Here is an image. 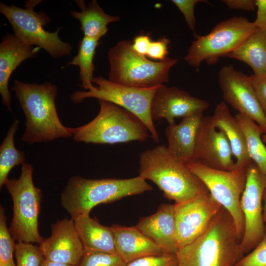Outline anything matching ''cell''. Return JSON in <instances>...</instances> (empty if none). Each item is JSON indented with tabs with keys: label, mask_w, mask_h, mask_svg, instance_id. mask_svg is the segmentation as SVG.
I'll list each match as a JSON object with an SVG mask.
<instances>
[{
	"label": "cell",
	"mask_w": 266,
	"mask_h": 266,
	"mask_svg": "<svg viewBox=\"0 0 266 266\" xmlns=\"http://www.w3.org/2000/svg\"><path fill=\"white\" fill-rule=\"evenodd\" d=\"M172 2L182 13L189 28L193 33L195 38H197L199 35L195 32V5L199 2L207 1L204 0H172Z\"/></svg>",
	"instance_id": "obj_34"
},
{
	"label": "cell",
	"mask_w": 266,
	"mask_h": 266,
	"mask_svg": "<svg viewBox=\"0 0 266 266\" xmlns=\"http://www.w3.org/2000/svg\"><path fill=\"white\" fill-rule=\"evenodd\" d=\"M234 266H266V231L263 238L256 247Z\"/></svg>",
	"instance_id": "obj_33"
},
{
	"label": "cell",
	"mask_w": 266,
	"mask_h": 266,
	"mask_svg": "<svg viewBox=\"0 0 266 266\" xmlns=\"http://www.w3.org/2000/svg\"><path fill=\"white\" fill-rule=\"evenodd\" d=\"M151 41L148 35L139 34L133 38L132 43V47L137 53L145 56Z\"/></svg>",
	"instance_id": "obj_37"
},
{
	"label": "cell",
	"mask_w": 266,
	"mask_h": 266,
	"mask_svg": "<svg viewBox=\"0 0 266 266\" xmlns=\"http://www.w3.org/2000/svg\"><path fill=\"white\" fill-rule=\"evenodd\" d=\"M170 40L164 36L157 41H151L146 56L153 60L162 61L167 58Z\"/></svg>",
	"instance_id": "obj_35"
},
{
	"label": "cell",
	"mask_w": 266,
	"mask_h": 266,
	"mask_svg": "<svg viewBox=\"0 0 266 266\" xmlns=\"http://www.w3.org/2000/svg\"><path fill=\"white\" fill-rule=\"evenodd\" d=\"M114 235L117 254L127 263L137 259L163 254V250L135 226L113 225L110 227Z\"/></svg>",
	"instance_id": "obj_21"
},
{
	"label": "cell",
	"mask_w": 266,
	"mask_h": 266,
	"mask_svg": "<svg viewBox=\"0 0 266 266\" xmlns=\"http://www.w3.org/2000/svg\"><path fill=\"white\" fill-rule=\"evenodd\" d=\"M100 38L84 36L80 41L77 54L67 63L68 66H77L79 68L80 86L86 90L91 91L95 89L92 80L94 65L93 59L96 50L100 44Z\"/></svg>",
	"instance_id": "obj_27"
},
{
	"label": "cell",
	"mask_w": 266,
	"mask_h": 266,
	"mask_svg": "<svg viewBox=\"0 0 266 266\" xmlns=\"http://www.w3.org/2000/svg\"><path fill=\"white\" fill-rule=\"evenodd\" d=\"M41 48L29 46L14 33H7L0 43V93L3 104L12 112L8 82L13 72L24 61L36 57Z\"/></svg>",
	"instance_id": "obj_19"
},
{
	"label": "cell",
	"mask_w": 266,
	"mask_h": 266,
	"mask_svg": "<svg viewBox=\"0 0 266 266\" xmlns=\"http://www.w3.org/2000/svg\"><path fill=\"white\" fill-rule=\"evenodd\" d=\"M79 3L81 11H71L70 14L79 21L84 36L100 38L107 33V25L120 19L118 16L105 13L95 0H91L87 7L83 2Z\"/></svg>",
	"instance_id": "obj_25"
},
{
	"label": "cell",
	"mask_w": 266,
	"mask_h": 266,
	"mask_svg": "<svg viewBox=\"0 0 266 266\" xmlns=\"http://www.w3.org/2000/svg\"><path fill=\"white\" fill-rule=\"evenodd\" d=\"M29 1L25 3L26 8L0 2V12L11 25L14 34L25 44L39 47L53 58L70 55L72 47L60 39L59 32L61 28L54 32L44 29L50 23V17L44 12L34 10L40 1Z\"/></svg>",
	"instance_id": "obj_8"
},
{
	"label": "cell",
	"mask_w": 266,
	"mask_h": 266,
	"mask_svg": "<svg viewBox=\"0 0 266 266\" xmlns=\"http://www.w3.org/2000/svg\"><path fill=\"white\" fill-rule=\"evenodd\" d=\"M257 28L243 16H234L217 24L208 34L192 42L184 57L191 66L198 68L202 62L210 66L239 46Z\"/></svg>",
	"instance_id": "obj_9"
},
{
	"label": "cell",
	"mask_w": 266,
	"mask_h": 266,
	"mask_svg": "<svg viewBox=\"0 0 266 266\" xmlns=\"http://www.w3.org/2000/svg\"><path fill=\"white\" fill-rule=\"evenodd\" d=\"M7 217L4 207L0 206V266H15L13 256L15 240L7 226Z\"/></svg>",
	"instance_id": "obj_29"
},
{
	"label": "cell",
	"mask_w": 266,
	"mask_h": 266,
	"mask_svg": "<svg viewBox=\"0 0 266 266\" xmlns=\"http://www.w3.org/2000/svg\"><path fill=\"white\" fill-rule=\"evenodd\" d=\"M135 227L165 253L176 254L178 251L174 204H161L154 214L141 218Z\"/></svg>",
	"instance_id": "obj_20"
},
{
	"label": "cell",
	"mask_w": 266,
	"mask_h": 266,
	"mask_svg": "<svg viewBox=\"0 0 266 266\" xmlns=\"http://www.w3.org/2000/svg\"><path fill=\"white\" fill-rule=\"evenodd\" d=\"M19 122L15 120L10 127L0 146V188L9 179L8 174L16 166L25 163V155L23 152L15 146L14 138L18 129Z\"/></svg>",
	"instance_id": "obj_28"
},
{
	"label": "cell",
	"mask_w": 266,
	"mask_h": 266,
	"mask_svg": "<svg viewBox=\"0 0 266 266\" xmlns=\"http://www.w3.org/2000/svg\"><path fill=\"white\" fill-rule=\"evenodd\" d=\"M110 71L108 80L127 86L148 88L167 83L170 68L178 59L167 57L152 61L135 52L130 41H119L107 53Z\"/></svg>",
	"instance_id": "obj_6"
},
{
	"label": "cell",
	"mask_w": 266,
	"mask_h": 266,
	"mask_svg": "<svg viewBox=\"0 0 266 266\" xmlns=\"http://www.w3.org/2000/svg\"><path fill=\"white\" fill-rule=\"evenodd\" d=\"M125 266H178V260L176 254L164 253L137 259Z\"/></svg>",
	"instance_id": "obj_32"
},
{
	"label": "cell",
	"mask_w": 266,
	"mask_h": 266,
	"mask_svg": "<svg viewBox=\"0 0 266 266\" xmlns=\"http://www.w3.org/2000/svg\"><path fill=\"white\" fill-rule=\"evenodd\" d=\"M266 189V175L251 160L247 168L245 187L240 199L244 230L239 247L243 255L254 249L265 235L266 225L262 200Z\"/></svg>",
	"instance_id": "obj_12"
},
{
	"label": "cell",
	"mask_w": 266,
	"mask_h": 266,
	"mask_svg": "<svg viewBox=\"0 0 266 266\" xmlns=\"http://www.w3.org/2000/svg\"><path fill=\"white\" fill-rule=\"evenodd\" d=\"M92 83L97 85L88 91H76L70 96L75 103L93 98L112 102L138 117L146 125L151 137L158 143L159 137L152 120L150 108L153 97L158 86L142 88L123 85L102 76L94 77Z\"/></svg>",
	"instance_id": "obj_10"
},
{
	"label": "cell",
	"mask_w": 266,
	"mask_h": 266,
	"mask_svg": "<svg viewBox=\"0 0 266 266\" xmlns=\"http://www.w3.org/2000/svg\"><path fill=\"white\" fill-rule=\"evenodd\" d=\"M261 107L266 116V76H249Z\"/></svg>",
	"instance_id": "obj_36"
},
{
	"label": "cell",
	"mask_w": 266,
	"mask_h": 266,
	"mask_svg": "<svg viewBox=\"0 0 266 266\" xmlns=\"http://www.w3.org/2000/svg\"><path fill=\"white\" fill-rule=\"evenodd\" d=\"M98 100L100 107L98 114L89 123L75 128L74 140L112 145L143 142L151 136L146 125L134 114L110 101Z\"/></svg>",
	"instance_id": "obj_5"
},
{
	"label": "cell",
	"mask_w": 266,
	"mask_h": 266,
	"mask_svg": "<svg viewBox=\"0 0 266 266\" xmlns=\"http://www.w3.org/2000/svg\"><path fill=\"white\" fill-rule=\"evenodd\" d=\"M218 82L225 100L241 114L253 120L266 133L265 115L249 76L234 69L233 65L223 66Z\"/></svg>",
	"instance_id": "obj_14"
},
{
	"label": "cell",
	"mask_w": 266,
	"mask_h": 266,
	"mask_svg": "<svg viewBox=\"0 0 266 266\" xmlns=\"http://www.w3.org/2000/svg\"><path fill=\"white\" fill-rule=\"evenodd\" d=\"M235 117L244 133L251 160L266 175V147L261 136L264 133L263 130L254 121L239 113Z\"/></svg>",
	"instance_id": "obj_26"
},
{
	"label": "cell",
	"mask_w": 266,
	"mask_h": 266,
	"mask_svg": "<svg viewBox=\"0 0 266 266\" xmlns=\"http://www.w3.org/2000/svg\"><path fill=\"white\" fill-rule=\"evenodd\" d=\"M85 252H104L117 254L114 235L110 227L101 225L89 215L73 219Z\"/></svg>",
	"instance_id": "obj_23"
},
{
	"label": "cell",
	"mask_w": 266,
	"mask_h": 266,
	"mask_svg": "<svg viewBox=\"0 0 266 266\" xmlns=\"http://www.w3.org/2000/svg\"><path fill=\"white\" fill-rule=\"evenodd\" d=\"M141 177L153 182L166 198L182 203L207 192L202 181L175 159L167 146L158 145L142 152L139 158Z\"/></svg>",
	"instance_id": "obj_2"
},
{
	"label": "cell",
	"mask_w": 266,
	"mask_h": 266,
	"mask_svg": "<svg viewBox=\"0 0 266 266\" xmlns=\"http://www.w3.org/2000/svg\"><path fill=\"white\" fill-rule=\"evenodd\" d=\"M15 266H40L44 257L39 247L32 243L17 242Z\"/></svg>",
	"instance_id": "obj_30"
},
{
	"label": "cell",
	"mask_w": 266,
	"mask_h": 266,
	"mask_svg": "<svg viewBox=\"0 0 266 266\" xmlns=\"http://www.w3.org/2000/svg\"><path fill=\"white\" fill-rule=\"evenodd\" d=\"M223 208L209 192L175 203L176 237L179 249L203 234Z\"/></svg>",
	"instance_id": "obj_13"
},
{
	"label": "cell",
	"mask_w": 266,
	"mask_h": 266,
	"mask_svg": "<svg viewBox=\"0 0 266 266\" xmlns=\"http://www.w3.org/2000/svg\"><path fill=\"white\" fill-rule=\"evenodd\" d=\"M51 234L39 245L44 259L77 266L85 252L73 219L58 220L51 226Z\"/></svg>",
	"instance_id": "obj_16"
},
{
	"label": "cell",
	"mask_w": 266,
	"mask_h": 266,
	"mask_svg": "<svg viewBox=\"0 0 266 266\" xmlns=\"http://www.w3.org/2000/svg\"><path fill=\"white\" fill-rule=\"evenodd\" d=\"M40 266H75L63 263H60L44 259Z\"/></svg>",
	"instance_id": "obj_40"
},
{
	"label": "cell",
	"mask_w": 266,
	"mask_h": 266,
	"mask_svg": "<svg viewBox=\"0 0 266 266\" xmlns=\"http://www.w3.org/2000/svg\"><path fill=\"white\" fill-rule=\"evenodd\" d=\"M213 125L226 136L231 145L233 156L236 159L234 169L246 167L251 161L245 135L235 116H233L224 102L217 105L211 116Z\"/></svg>",
	"instance_id": "obj_22"
},
{
	"label": "cell",
	"mask_w": 266,
	"mask_h": 266,
	"mask_svg": "<svg viewBox=\"0 0 266 266\" xmlns=\"http://www.w3.org/2000/svg\"><path fill=\"white\" fill-rule=\"evenodd\" d=\"M11 90L15 92L26 118L23 141L33 144L73 136L75 128L65 126L59 118L55 85L48 82L39 84L15 80Z\"/></svg>",
	"instance_id": "obj_1"
},
{
	"label": "cell",
	"mask_w": 266,
	"mask_h": 266,
	"mask_svg": "<svg viewBox=\"0 0 266 266\" xmlns=\"http://www.w3.org/2000/svg\"><path fill=\"white\" fill-rule=\"evenodd\" d=\"M186 166L204 184L212 197L231 215L240 241L244 230L240 199L245 187L247 167L226 171L212 168L196 162Z\"/></svg>",
	"instance_id": "obj_11"
},
{
	"label": "cell",
	"mask_w": 266,
	"mask_h": 266,
	"mask_svg": "<svg viewBox=\"0 0 266 266\" xmlns=\"http://www.w3.org/2000/svg\"><path fill=\"white\" fill-rule=\"evenodd\" d=\"M256 5L257 12L253 24L257 28L266 30V0H256Z\"/></svg>",
	"instance_id": "obj_39"
},
{
	"label": "cell",
	"mask_w": 266,
	"mask_h": 266,
	"mask_svg": "<svg viewBox=\"0 0 266 266\" xmlns=\"http://www.w3.org/2000/svg\"><path fill=\"white\" fill-rule=\"evenodd\" d=\"M233 156L225 134L213 125L211 116L204 117L195 162L212 168L230 171L234 167Z\"/></svg>",
	"instance_id": "obj_17"
},
{
	"label": "cell",
	"mask_w": 266,
	"mask_h": 266,
	"mask_svg": "<svg viewBox=\"0 0 266 266\" xmlns=\"http://www.w3.org/2000/svg\"><path fill=\"white\" fill-rule=\"evenodd\" d=\"M234 223L224 208L207 230L176 253L178 266H234L243 257Z\"/></svg>",
	"instance_id": "obj_4"
},
{
	"label": "cell",
	"mask_w": 266,
	"mask_h": 266,
	"mask_svg": "<svg viewBox=\"0 0 266 266\" xmlns=\"http://www.w3.org/2000/svg\"><path fill=\"white\" fill-rule=\"evenodd\" d=\"M205 100L191 96L176 87L159 85L151 104L152 120L166 119L169 125L175 124V118H183L198 112H203L209 106Z\"/></svg>",
	"instance_id": "obj_15"
},
{
	"label": "cell",
	"mask_w": 266,
	"mask_h": 266,
	"mask_svg": "<svg viewBox=\"0 0 266 266\" xmlns=\"http://www.w3.org/2000/svg\"><path fill=\"white\" fill-rule=\"evenodd\" d=\"M127 263L117 254L104 252H85L77 266H125Z\"/></svg>",
	"instance_id": "obj_31"
},
{
	"label": "cell",
	"mask_w": 266,
	"mask_h": 266,
	"mask_svg": "<svg viewBox=\"0 0 266 266\" xmlns=\"http://www.w3.org/2000/svg\"><path fill=\"white\" fill-rule=\"evenodd\" d=\"M243 62L254 75L266 76V30L257 29L227 56Z\"/></svg>",
	"instance_id": "obj_24"
},
{
	"label": "cell",
	"mask_w": 266,
	"mask_h": 266,
	"mask_svg": "<svg viewBox=\"0 0 266 266\" xmlns=\"http://www.w3.org/2000/svg\"><path fill=\"white\" fill-rule=\"evenodd\" d=\"M203 113L184 117L179 124L168 125L165 130L169 152L186 165L195 161Z\"/></svg>",
	"instance_id": "obj_18"
},
{
	"label": "cell",
	"mask_w": 266,
	"mask_h": 266,
	"mask_svg": "<svg viewBox=\"0 0 266 266\" xmlns=\"http://www.w3.org/2000/svg\"><path fill=\"white\" fill-rule=\"evenodd\" d=\"M31 165H22L18 179H8L4 186L13 202V215L9 229L17 242L35 243L43 240L38 230V216L42 200L41 190L34 186Z\"/></svg>",
	"instance_id": "obj_7"
},
{
	"label": "cell",
	"mask_w": 266,
	"mask_h": 266,
	"mask_svg": "<svg viewBox=\"0 0 266 266\" xmlns=\"http://www.w3.org/2000/svg\"><path fill=\"white\" fill-rule=\"evenodd\" d=\"M263 200H264L263 217L265 224L266 225V189L264 193Z\"/></svg>",
	"instance_id": "obj_41"
},
{
	"label": "cell",
	"mask_w": 266,
	"mask_h": 266,
	"mask_svg": "<svg viewBox=\"0 0 266 266\" xmlns=\"http://www.w3.org/2000/svg\"><path fill=\"white\" fill-rule=\"evenodd\" d=\"M152 187L140 175L129 179H87L71 177L61 195L63 208L74 219L89 215L96 206L140 194Z\"/></svg>",
	"instance_id": "obj_3"
},
{
	"label": "cell",
	"mask_w": 266,
	"mask_h": 266,
	"mask_svg": "<svg viewBox=\"0 0 266 266\" xmlns=\"http://www.w3.org/2000/svg\"><path fill=\"white\" fill-rule=\"evenodd\" d=\"M223 2L231 9L245 11H254L256 0H223Z\"/></svg>",
	"instance_id": "obj_38"
},
{
	"label": "cell",
	"mask_w": 266,
	"mask_h": 266,
	"mask_svg": "<svg viewBox=\"0 0 266 266\" xmlns=\"http://www.w3.org/2000/svg\"><path fill=\"white\" fill-rule=\"evenodd\" d=\"M262 139L264 143L266 144V133L262 136Z\"/></svg>",
	"instance_id": "obj_42"
}]
</instances>
